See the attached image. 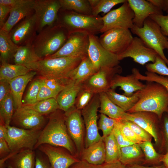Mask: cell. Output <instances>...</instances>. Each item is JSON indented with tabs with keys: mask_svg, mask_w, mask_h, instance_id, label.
Instances as JSON below:
<instances>
[{
	"mask_svg": "<svg viewBox=\"0 0 168 168\" xmlns=\"http://www.w3.org/2000/svg\"><path fill=\"white\" fill-rule=\"evenodd\" d=\"M56 24L65 28L69 34L85 32L96 35L100 33L103 26L101 17L83 15L61 9L58 12Z\"/></svg>",
	"mask_w": 168,
	"mask_h": 168,
	"instance_id": "5",
	"label": "cell"
},
{
	"mask_svg": "<svg viewBox=\"0 0 168 168\" xmlns=\"http://www.w3.org/2000/svg\"><path fill=\"white\" fill-rule=\"evenodd\" d=\"M137 78L140 80L155 82L161 84L168 91V77L161 75L156 73L146 71L145 75L142 74L137 68H133L132 70Z\"/></svg>",
	"mask_w": 168,
	"mask_h": 168,
	"instance_id": "41",
	"label": "cell"
},
{
	"mask_svg": "<svg viewBox=\"0 0 168 168\" xmlns=\"http://www.w3.org/2000/svg\"><path fill=\"white\" fill-rule=\"evenodd\" d=\"M11 155L6 161L7 168H35L36 154L34 150L24 149Z\"/></svg>",
	"mask_w": 168,
	"mask_h": 168,
	"instance_id": "26",
	"label": "cell"
},
{
	"mask_svg": "<svg viewBox=\"0 0 168 168\" xmlns=\"http://www.w3.org/2000/svg\"><path fill=\"white\" fill-rule=\"evenodd\" d=\"M128 125L134 133L142 140L151 141L152 136L148 132L135 123L127 120H121Z\"/></svg>",
	"mask_w": 168,
	"mask_h": 168,
	"instance_id": "49",
	"label": "cell"
},
{
	"mask_svg": "<svg viewBox=\"0 0 168 168\" xmlns=\"http://www.w3.org/2000/svg\"><path fill=\"white\" fill-rule=\"evenodd\" d=\"M41 81L39 78L33 82L30 85L24 99V104H32L37 102Z\"/></svg>",
	"mask_w": 168,
	"mask_h": 168,
	"instance_id": "45",
	"label": "cell"
},
{
	"mask_svg": "<svg viewBox=\"0 0 168 168\" xmlns=\"http://www.w3.org/2000/svg\"><path fill=\"white\" fill-rule=\"evenodd\" d=\"M11 7L8 6L0 5V28L3 26L6 21V16L9 13Z\"/></svg>",
	"mask_w": 168,
	"mask_h": 168,
	"instance_id": "55",
	"label": "cell"
},
{
	"mask_svg": "<svg viewBox=\"0 0 168 168\" xmlns=\"http://www.w3.org/2000/svg\"><path fill=\"white\" fill-rule=\"evenodd\" d=\"M11 152L8 145L5 140H0V158L7 156Z\"/></svg>",
	"mask_w": 168,
	"mask_h": 168,
	"instance_id": "56",
	"label": "cell"
},
{
	"mask_svg": "<svg viewBox=\"0 0 168 168\" xmlns=\"http://www.w3.org/2000/svg\"><path fill=\"white\" fill-rule=\"evenodd\" d=\"M133 38L129 29L115 28L102 33L99 39L101 44L105 49L118 55L127 49Z\"/></svg>",
	"mask_w": 168,
	"mask_h": 168,
	"instance_id": "9",
	"label": "cell"
},
{
	"mask_svg": "<svg viewBox=\"0 0 168 168\" xmlns=\"http://www.w3.org/2000/svg\"><path fill=\"white\" fill-rule=\"evenodd\" d=\"M145 111L153 113L161 120L165 113H168V91L158 83L147 82L140 91L138 101L127 112Z\"/></svg>",
	"mask_w": 168,
	"mask_h": 168,
	"instance_id": "2",
	"label": "cell"
},
{
	"mask_svg": "<svg viewBox=\"0 0 168 168\" xmlns=\"http://www.w3.org/2000/svg\"><path fill=\"white\" fill-rule=\"evenodd\" d=\"M121 71L122 68L119 65L112 68H100L82 84V87L94 94L106 92L110 89L113 77Z\"/></svg>",
	"mask_w": 168,
	"mask_h": 168,
	"instance_id": "15",
	"label": "cell"
},
{
	"mask_svg": "<svg viewBox=\"0 0 168 168\" xmlns=\"http://www.w3.org/2000/svg\"><path fill=\"white\" fill-rule=\"evenodd\" d=\"M106 93L113 103L127 112L135 105L139 99L140 91L128 97L117 93L110 88Z\"/></svg>",
	"mask_w": 168,
	"mask_h": 168,
	"instance_id": "30",
	"label": "cell"
},
{
	"mask_svg": "<svg viewBox=\"0 0 168 168\" xmlns=\"http://www.w3.org/2000/svg\"><path fill=\"white\" fill-rule=\"evenodd\" d=\"M95 94L82 87L76 98L75 106L77 109L81 110L89 104Z\"/></svg>",
	"mask_w": 168,
	"mask_h": 168,
	"instance_id": "47",
	"label": "cell"
},
{
	"mask_svg": "<svg viewBox=\"0 0 168 168\" xmlns=\"http://www.w3.org/2000/svg\"><path fill=\"white\" fill-rule=\"evenodd\" d=\"M13 58L15 64L24 66L41 59L35 51L32 44L19 46Z\"/></svg>",
	"mask_w": 168,
	"mask_h": 168,
	"instance_id": "33",
	"label": "cell"
},
{
	"mask_svg": "<svg viewBox=\"0 0 168 168\" xmlns=\"http://www.w3.org/2000/svg\"><path fill=\"white\" fill-rule=\"evenodd\" d=\"M61 8L59 0H34L36 32L39 33L46 27L56 24Z\"/></svg>",
	"mask_w": 168,
	"mask_h": 168,
	"instance_id": "11",
	"label": "cell"
},
{
	"mask_svg": "<svg viewBox=\"0 0 168 168\" xmlns=\"http://www.w3.org/2000/svg\"><path fill=\"white\" fill-rule=\"evenodd\" d=\"M89 36L88 55L98 70L100 68H112L119 65L120 61L117 55L105 49L96 35L89 34Z\"/></svg>",
	"mask_w": 168,
	"mask_h": 168,
	"instance_id": "12",
	"label": "cell"
},
{
	"mask_svg": "<svg viewBox=\"0 0 168 168\" xmlns=\"http://www.w3.org/2000/svg\"><path fill=\"white\" fill-rule=\"evenodd\" d=\"M35 168H53L47 156L44 154H36Z\"/></svg>",
	"mask_w": 168,
	"mask_h": 168,
	"instance_id": "53",
	"label": "cell"
},
{
	"mask_svg": "<svg viewBox=\"0 0 168 168\" xmlns=\"http://www.w3.org/2000/svg\"><path fill=\"white\" fill-rule=\"evenodd\" d=\"M100 105L99 95L95 94L89 104L81 110L86 130L85 148L102 138L99 133L97 123Z\"/></svg>",
	"mask_w": 168,
	"mask_h": 168,
	"instance_id": "10",
	"label": "cell"
},
{
	"mask_svg": "<svg viewBox=\"0 0 168 168\" xmlns=\"http://www.w3.org/2000/svg\"><path fill=\"white\" fill-rule=\"evenodd\" d=\"M80 157L81 160H84L93 165H100L104 163L105 151L103 138L100 141L85 148Z\"/></svg>",
	"mask_w": 168,
	"mask_h": 168,
	"instance_id": "28",
	"label": "cell"
},
{
	"mask_svg": "<svg viewBox=\"0 0 168 168\" xmlns=\"http://www.w3.org/2000/svg\"><path fill=\"white\" fill-rule=\"evenodd\" d=\"M41 85L37 97V102L52 98H56L59 93L49 89L41 80Z\"/></svg>",
	"mask_w": 168,
	"mask_h": 168,
	"instance_id": "51",
	"label": "cell"
},
{
	"mask_svg": "<svg viewBox=\"0 0 168 168\" xmlns=\"http://www.w3.org/2000/svg\"><path fill=\"white\" fill-rule=\"evenodd\" d=\"M59 110L51 114L48 123L41 130L34 150L41 144H47L64 148L77 157L75 146L66 127L64 113Z\"/></svg>",
	"mask_w": 168,
	"mask_h": 168,
	"instance_id": "1",
	"label": "cell"
},
{
	"mask_svg": "<svg viewBox=\"0 0 168 168\" xmlns=\"http://www.w3.org/2000/svg\"><path fill=\"white\" fill-rule=\"evenodd\" d=\"M104 139L105 151V162L111 163L119 161L120 156V148L119 147L113 131Z\"/></svg>",
	"mask_w": 168,
	"mask_h": 168,
	"instance_id": "37",
	"label": "cell"
},
{
	"mask_svg": "<svg viewBox=\"0 0 168 168\" xmlns=\"http://www.w3.org/2000/svg\"><path fill=\"white\" fill-rule=\"evenodd\" d=\"M116 124L122 134L127 140L134 143L138 144L143 142L121 120H116Z\"/></svg>",
	"mask_w": 168,
	"mask_h": 168,
	"instance_id": "46",
	"label": "cell"
},
{
	"mask_svg": "<svg viewBox=\"0 0 168 168\" xmlns=\"http://www.w3.org/2000/svg\"><path fill=\"white\" fill-rule=\"evenodd\" d=\"M89 44V34L85 32H77L69 35L63 45L57 52L46 58L77 57L88 55Z\"/></svg>",
	"mask_w": 168,
	"mask_h": 168,
	"instance_id": "14",
	"label": "cell"
},
{
	"mask_svg": "<svg viewBox=\"0 0 168 168\" xmlns=\"http://www.w3.org/2000/svg\"><path fill=\"white\" fill-rule=\"evenodd\" d=\"M65 123L68 133L76 149L77 156H81L84 150L85 127L81 110L74 106L64 112Z\"/></svg>",
	"mask_w": 168,
	"mask_h": 168,
	"instance_id": "8",
	"label": "cell"
},
{
	"mask_svg": "<svg viewBox=\"0 0 168 168\" xmlns=\"http://www.w3.org/2000/svg\"><path fill=\"white\" fill-rule=\"evenodd\" d=\"M154 6L168 13V0H148Z\"/></svg>",
	"mask_w": 168,
	"mask_h": 168,
	"instance_id": "57",
	"label": "cell"
},
{
	"mask_svg": "<svg viewBox=\"0 0 168 168\" xmlns=\"http://www.w3.org/2000/svg\"><path fill=\"white\" fill-rule=\"evenodd\" d=\"M145 86L146 84L140 81L133 73L126 76L117 74L111 82L110 88L114 90L119 87L124 91L123 95L128 97L132 96L134 92L143 89Z\"/></svg>",
	"mask_w": 168,
	"mask_h": 168,
	"instance_id": "23",
	"label": "cell"
},
{
	"mask_svg": "<svg viewBox=\"0 0 168 168\" xmlns=\"http://www.w3.org/2000/svg\"><path fill=\"white\" fill-rule=\"evenodd\" d=\"M30 71L23 65L1 62L0 68V80H5L9 81L16 77L25 75Z\"/></svg>",
	"mask_w": 168,
	"mask_h": 168,
	"instance_id": "34",
	"label": "cell"
},
{
	"mask_svg": "<svg viewBox=\"0 0 168 168\" xmlns=\"http://www.w3.org/2000/svg\"><path fill=\"white\" fill-rule=\"evenodd\" d=\"M98 71L87 55L82 58L80 64L69 72L67 78L77 84H82Z\"/></svg>",
	"mask_w": 168,
	"mask_h": 168,
	"instance_id": "27",
	"label": "cell"
},
{
	"mask_svg": "<svg viewBox=\"0 0 168 168\" xmlns=\"http://www.w3.org/2000/svg\"><path fill=\"white\" fill-rule=\"evenodd\" d=\"M24 0H0V5H6L11 7L23 2Z\"/></svg>",
	"mask_w": 168,
	"mask_h": 168,
	"instance_id": "60",
	"label": "cell"
},
{
	"mask_svg": "<svg viewBox=\"0 0 168 168\" xmlns=\"http://www.w3.org/2000/svg\"><path fill=\"white\" fill-rule=\"evenodd\" d=\"M134 13L133 22L139 28L143 27L145 20L153 14L163 15V11L148 0H127Z\"/></svg>",
	"mask_w": 168,
	"mask_h": 168,
	"instance_id": "21",
	"label": "cell"
},
{
	"mask_svg": "<svg viewBox=\"0 0 168 168\" xmlns=\"http://www.w3.org/2000/svg\"><path fill=\"white\" fill-rule=\"evenodd\" d=\"M145 157L146 163L159 164L163 154L157 153L154 148L151 141H144L139 144Z\"/></svg>",
	"mask_w": 168,
	"mask_h": 168,
	"instance_id": "40",
	"label": "cell"
},
{
	"mask_svg": "<svg viewBox=\"0 0 168 168\" xmlns=\"http://www.w3.org/2000/svg\"><path fill=\"white\" fill-rule=\"evenodd\" d=\"M100 102L99 112L116 120L125 119L127 112L115 104L109 99L106 92L99 94Z\"/></svg>",
	"mask_w": 168,
	"mask_h": 168,
	"instance_id": "29",
	"label": "cell"
},
{
	"mask_svg": "<svg viewBox=\"0 0 168 168\" xmlns=\"http://www.w3.org/2000/svg\"><path fill=\"white\" fill-rule=\"evenodd\" d=\"M34 0H24L11 7L8 18L2 29L9 33L22 19L32 15Z\"/></svg>",
	"mask_w": 168,
	"mask_h": 168,
	"instance_id": "22",
	"label": "cell"
},
{
	"mask_svg": "<svg viewBox=\"0 0 168 168\" xmlns=\"http://www.w3.org/2000/svg\"><path fill=\"white\" fill-rule=\"evenodd\" d=\"M116 120L110 118L106 115L100 114L98 123V129L100 130L103 133V138L109 135L113 131Z\"/></svg>",
	"mask_w": 168,
	"mask_h": 168,
	"instance_id": "43",
	"label": "cell"
},
{
	"mask_svg": "<svg viewBox=\"0 0 168 168\" xmlns=\"http://www.w3.org/2000/svg\"><path fill=\"white\" fill-rule=\"evenodd\" d=\"M158 55L155 50L147 47L140 38L134 37L127 49L118 56L119 61L130 57L135 62L143 66L150 62L154 63Z\"/></svg>",
	"mask_w": 168,
	"mask_h": 168,
	"instance_id": "16",
	"label": "cell"
},
{
	"mask_svg": "<svg viewBox=\"0 0 168 168\" xmlns=\"http://www.w3.org/2000/svg\"><path fill=\"white\" fill-rule=\"evenodd\" d=\"M7 128L6 125L2 122H0V140H4L6 138L7 134Z\"/></svg>",
	"mask_w": 168,
	"mask_h": 168,
	"instance_id": "61",
	"label": "cell"
},
{
	"mask_svg": "<svg viewBox=\"0 0 168 168\" xmlns=\"http://www.w3.org/2000/svg\"><path fill=\"white\" fill-rule=\"evenodd\" d=\"M11 122L12 126L24 129H31L44 128L45 118L43 115L22 106L14 111Z\"/></svg>",
	"mask_w": 168,
	"mask_h": 168,
	"instance_id": "20",
	"label": "cell"
},
{
	"mask_svg": "<svg viewBox=\"0 0 168 168\" xmlns=\"http://www.w3.org/2000/svg\"><path fill=\"white\" fill-rule=\"evenodd\" d=\"M61 8L78 13L92 15V9L88 0H59Z\"/></svg>",
	"mask_w": 168,
	"mask_h": 168,
	"instance_id": "35",
	"label": "cell"
},
{
	"mask_svg": "<svg viewBox=\"0 0 168 168\" xmlns=\"http://www.w3.org/2000/svg\"><path fill=\"white\" fill-rule=\"evenodd\" d=\"M14 110L13 98L10 92L0 102V121L7 126L10 125Z\"/></svg>",
	"mask_w": 168,
	"mask_h": 168,
	"instance_id": "39",
	"label": "cell"
},
{
	"mask_svg": "<svg viewBox=\"0 0 168 168\" xmlns=\"http://www.w3.org/2000/svg\"><path fill=\"white\" fill-rule=\"evenodd\" d=\"M69 168H98V165H93L81 160L72 164Z\"/></svg>",
	"mask_w": 168,
	"mask_h": 168,
	"instance_id": "59",
	"label": "cell"
},
{
	"mask_svg": "<svg viewBox=\"0 0 168 168\" xmlns=\"http://www.w3.org/2000/svg\"><path fill=\"white\" fill-rule=\"evenodd\" d=\"M167 52H168V50H167Z\"/></svg>",
	"mask_w": 168,
	"mask_h": 168,
	"instance_id": "64",
	"label": "cell"
},
{
	"mask_svg": "<svg viewBox=\"0 0 168 168\" xmlns=\"http://www.w3.org/2000/svg\"><path fill=\"white\" fill-rule=\"evenodd\" d=\"M36 18L34 13L16 24L9 34L12 40L19 46L32 44L36 36Z\"/></svg>",
	"mask_w": 168,
	"mask_h": 168,
	"instance_id": "18",
	"label": "cell"
},
{
	"mask_svg": "<svg viewBox=\"0 0 168 168\" xmlns=\"http://www.w3.org/2000/svg\"><path fill=\"white\" fill-rule=\"evenodd\" d=\"M82 85L71 80L66 85L56 98L60 110L66 112L74 106L77 97L82 87Z\"/></svg>",
	"mask_w": 168,
	"mask_h": 168,
	"instance_id": "24",
	"label": "cell"
},
{
	"mask_svg": "<svg viewBox=\"0 0 168 168\" xmlns=\"http://www.w3.org/2000/svg\"><path fill=\"white\" fill-rule=\"evenodd\" d=\"M37 149L47 156L53 168H69L80 160L61 147L43 144Z\"/></svg>",
	"mask_w": 168,
	"mask_h": 168,
	"instance_id": "17",
	"label": "cell"
},
{
	"mask_svg": "<svg viewBox=\"0 0 168 168\" xmlns=\"http://www.w3.org/2000/svg\"><path fill=\"white\" fill-rule=\"evenodd\" d=\"M40 78L47 87L59 93L71 81L68 79H60L42 77Z\"/></svg>",
	"mask_w": 168,
	"mask_h": 168,
	"instance_id": "44",
	"label": "cell"
},
{
	"mask_svg": "<svg viewBox=\"0 0 168 168\" xmlns=\"http://www.w3.org/2000/svg\"><path fill=\"white\" fill-rule=\"evenodd\" d=\"M146 68L148 72L168 77V67L158 55L157 56L155 62L146 64Z\"/></svg>",
	"mask_w": 168,
	"mask_h": 168,
	"instance_id": "42",
	"label": "cell"
},
{
	"mask_svg": "<svg viewBox=\"0 0 168 168\" xmlns=\"http://www.w3.org/2000/svg\"><path fill=\"white\" fill-rule=\"evenodd\" d=\"M130 30L147 47L155 50L168 65V59L164 53L165 49L168 50V38L163 34L156 22L149 17L144 21L142 27L139 28L134 25Z\"/></svg>",
	"mask_w": 168,
	"mask_h": 168,
	"instance_id": "6",
	"label": "cell"
},
{
	"mask_svg": "<svg viewBox=\"0 0 168 168\" xmlns=\"http://www.w3.org/2000/svg\"><path fill=\"white\" fill-rule=\"evenodd\" d=\"M11 92L9 81L5 80H0V102Z\"/></svg>",
	"mask_w": 168,
	"mask_h": 168,
	"instance_id": "54",
	"label": "cell"
},
{
	"mask_svg": "<svg viewBox=\"0 0 168 168\" xmlns=\"http://www.w3.org/2000/svg\"><path fill=\"white\" fill-rule=\"evenodd\" d=\"M82 58L77 57L44 58L25 65L42 77L60 79H68L69 72L80 63Z\"/></svg>",
	"mask_w": 168,
	"mask_h": 168,
	"instance_id": "4",
	"label": "cell"
},
{
	"mask_svg": "<svg viewBox=\"0 0 168 168\" xmlns=\"http://www.w3.org/2000/svg\"><path fill=\"white\" fill-rule=\"evenodd\" d=\"M161 162L166 168H168V152L163 154Z\"/></svg>",
	"mask_w": 168,
	"mask_h": 168,
	"instance_id": "63",
	"label": "cell"
},
{
	"mask_svg": "<svg viewBox=\"0 0 168 168\" xmlns=\"http://www.w3.org/2000/svg\"><path fill=\"white\" fill-rule=\"evenodd\" d=\"M22 106L43 115L51 114L59 109L56 98H54L39 101L32 104H23Z\"/></svg>",
	"mask_w": 168,
	"mask_h": 168,
	"instance_id": "36",
	"label": "cell"
},
{
	"mask_svg": "<svg viewBox=\"0 0 168 168\" xmlns=\"http://www.w3.org/2000/svg\"><path fill=\"white\" fill-rule=\"evenodd\" d=\"M92 9V15L98 16L101 12L107 13L115 6L123 3L126 0H88Z\"/></svg>",
	"mask_w": 168,
	"mask_h": 168,
	"instance_id": "38",
	"label": "cell"
},
{
	"mask_svg": "<svg viewBox=\"0 0 168 168\" xmlns=\"http://www.w3.org/2000/svg\"><path fill=\"white\" fill-rule=\"evenodd\" d=\"M125 120L132 121L150 134L156 145L162 142L161 133L158 126L160 120L155 114L150 112L140 111L129 113L127 112Z\"/></svg>",
	"mask_w": 168,
	"mask_h": 168,
	"instance_id": "19",
	"label": "cell"
},
{
	"mask_svg": "<svg viewBox=\"0 0 168 168\" xmlns=\"http://www.w3.org/2000/svg\"><path fill=\"white\" fill-rule=\"evenodd\" d=\"M128 168H166L163 164L150 166L135 164L128 166Z\"/></svg>",
	"mask_w": 168,
	"mask_h": 168,
	"instance_id": "62",
	"label": "cell"
},
{
	"mask_svg": "<svg viewBox=\"0 0 168 168\" xmlns=\"http://www.w3.org/2000/svg\"><path fill=\"white\" fill-rule=\"evenodd\" d=\"M162 142L161 149L164 154L168 152V113H165L161 120Z\"/></svg>",
	"mask_w": 168,
	"mask_h": 168,
	"instance_id": "48",
	"label": "cell"
},
{
	"mask_svg": "<svg viewBox=\"0 0 168 168\" xmlns=\"http://www.w3.org/2000/svg\"><path fill=\"white\" fill-rule=\"evenodd\" d=\"M7 134L6 141L11 150L14 153L21 150H34L40 133L43 128L24 129L11 125L7 126Z\"/></svg>",
	"mask_w": 168,
	"mask_h": 168,
	"instance_id": "7",
	"label": "cell"
},
{
	"mask_svg": "<svg viewBox=\"0 0 168 168\" xmlns=\"http://www.w3.org/2000/svg\"><path fill=\"white\" fill-rule=\"evenodd\" d=\"M67 30L57 24L44 28L36 36L32 45L40 59L47 57L57 52L68 40Z\"/></svg>",
	"mask_w": 168,
	"mask_h": 168,
	"instance_id": "3",
	"label": "cell"
},
{
	"mask_svg": "<svg viewBox=\"0 0 168 168\" xmlns=\"http://www.w3.org/2000/svg\"><path fill=\"white\" fill-rule=\"evenodd\" d=\"M113 132L116 140L120 148L135 144L127 140L124 136L117 125L116 123L113 129Z\"/></svg>",
	"mask_w": 168,
	"mask_h": 168,
	"instance_id": "52",
	"label": "cell"
},
{
	"mask_svg": "<svg viewBox=\"0 0 168 168\" xmlns=\"http://www.w3.org/2000/svg\"><path fill=\"white\" fill-rule=\"evenodd\" d=\"M149 17L159 25L163 34L168 37V13L166 15L153 14Z\"/></svg>",
	"mask_w": 168,
	"mask_h": 168,
	"instance_id": "50",
	"label": "cell"
},
{
	"mask_svg": "<svg viewBox=\"0 0 168 168\" xmlns=\"http://www.w3.org/2000/svg\"><path fill=\"white\" fill-rule=\"evenodd\" d=\"M36 73V72L31 70L25 75L19 76L9 81L15 110L22 106V97L25 88L28 83Z\"/></svg>",
	"mask_w": 168,
	"mask_h": 168,
	"instance_id": "25",
	"label": "cell"
},
{
	"mask_svg": "<svg viewBox=\"0 0 168 168\" xmlns=\"http://www.w3.org/2000/svg\"><path fill=\"white\" fill-rule=\"evenodd\" d=\"M98 168H128L127 166L122 163L119 161L111 163L105 162L98 165Z\"/></svg>",
	"mask_w": 168,
	"mask_h": 168,
	"instance_id": "58",
	"label": "cell"
},
{
	"mask_svg": "<svg viewBox=\"0 0 168 168\" xmlns=\"http://www.w3.org/2000/svg\"><path fill=\"white\" fill-rule=\"evenodd\" d=\"M134 13L127 0L119 7L110 11L103 17V26L100 33L115 28L131 29L133 26Z\"/></svg>",
	"mask_w": 168,
	"mask_h": 168,
	"instance_id": "13",
	"label": "cell"
},
{
	"mask_svg": "<svg viewBox=\"0 0 168 168\" xmlns=\"http://www.w3.org/2000/svg\"><path fill=\"white\" fill-rule=\"evenodd\" d=\"M19 46L12 40L9 33L0 30V58L1 62H7L13 57Z\"/></svg>",
	"mask_w": 168,
	"mask_h": 168,
	"instance_id": "32",
	"label": "cell"
},
{
	"mask_svg": "<svg viewBox=\"0 0 168 168\" xmlns=\"http://www.w3.org/2000/svg\"><path fill=\"white\" fill-rule=\"evenodd\" d=\"M121 155L119 161L126 166L137 164L141 161L143 153L139 144L135 143L120 148Z\"/></svg>",
	"mask_w": 168,
	"mask_h": 168,
	"instance_id": "31",
	"label": "cell"
}]
</instances>
